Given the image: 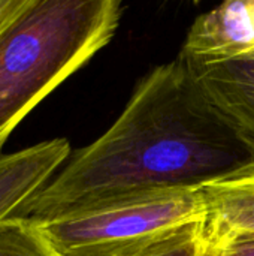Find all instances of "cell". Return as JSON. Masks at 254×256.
I'll list each match as a JSON object with an SVG mask.
<instances>
[{
    "label": "cell",
    "mask_w": 254,
    "mask_h": 256,
    "mask_svg": "<svg viewBox=\"0 0 254 256\" xmlns=\"http://www.w3.org/2000/svg\"><path fill=\"white\" fill-rule=\"evenodd\" d=\"M118 0H33L0 36V154L24 117L114 36Z\"/></svg>",
    "instance_id": "2"
},
{
    "label": "cell",
    "mask_w": 254,
    "mask_h": 256,
    "mask_svg": "<svg viewBox=\"0 0 254 256\" xmlns=\"http://www.w3.org/2000/svg\"><path fill=\"white\" fill-rule=\"evenodd\" d=\"M207 220L166 231L115 256H207Z\"/></svg>",
    "instance_id": "8"
},
{
    "label": "cell",
    "mask_w": 254,
    "mask_h": 256,
    "mask_svg": "<svg viewBox=\"0 0 254 256\" xmlns=\"http://www.w3.org/2000/svg\"><path fill=\"white\" fill-rule=\"evenodd\" d=\"M253 162L177 57L139 81L114 124L75 152L22 216L45 220L120 195L199 189Z\"/></svg>",
    "instance_id": "1"
},
{
    "label": "cell",
    "mask_w": 254,
    "mask_h": 256,
    "mask_svg": "<svg viewBox=\"0 0 254 256\" xmlns=\"http://www.w3.org/2000/svg\"><path fill=\"white\" fill-rule=\"evenodd\" d=\"M189 66L204 96L254 160V54L216 64Z\"/></svg>",
    "instance_id": "5"
},
{
    "label": "cell",
    "mask_w": 254,
    "mask_h": 256,
    "mask_svg": "<svg viewBox=\"0 0 254 256\" xmlns=\"http://www.w3.org/2000/svg\"><path fill=\"white\" fill-rule=\"evenodd\" d=\"M207 256H254V236H241L208 243Z\"/></svg>",
    "instance_id": "10"
},
{
    "label": "cell",
    "mask_w": 254,
    "mask_h": 256,
    "mask_svg": "<svg viewBox=\"0 0 254 256\" xmlns=\"http://www.w3.org/2000/svg\"><path fill=\"white\" fill-rule=\"evenodd\" d=\"M208 243L254 236V162L201 188Z\"/></svg>",
    "instance_id": "7"
},
{
    "label": "cell",
    "mask_w": 254,
    "mask_h": 256,
    "mask_svg": "<svg viewBox=\"0 0 254 256\" xmlns=\"http://www.w3.org/2000/svg\"><path fill=\"white\" fill-rule=\"evenodd\" d=\"M33 0H0V36L28 9Z\"/></svg>",
    "instance_id": "11"
},
{
    "label": "cell",
    "mask_w": 254,
    "mask_h": 256,
    "mask_svg": "<svg viewBox=\"0 0 254 256\" xmlns=\"http://www.w3.org/2000/svg\"><path fill=\"white\" fill-rule=\"evenodd\" d=\"M249 54H254V0H237L199 15L178 57L193 66H207Z\"/></svg>",
    "instance_id": "4"
},
{
    "label": "cell",
    "mask_w": 254,
    "mask_h": 256,
    "mask_svg": "<svg viewBox=\"0 0 254 256\" xmlns=\"http://www.w3.org/2000/svg\"><path fill=\"white\" fill-rule=\"evenodd\" d=\"M201 220L207 204L199 188L120 195L36 222L60 256H115Z\"/></svg>",
    "instance_id": "3"
},
{
    "label": "cell",
    "mask_w": 254,
    "mask_h": 256,
    "mask_svg": "<svg viewBox=\"0 0 254 256\" xmlns=\"http://www.w3.org/2000/svg\"><path fill=\"white\" fill-rule=\"evenodd\" d=\"M69 158L70 144L64 138L0 154V220L22 216L27 204L51 182Z\"/></svg>",
    "instance_id": "6"
},
{
    "label": "cell",
    "mask_w": 254,
    "mask_h": 256,
    "mask_svg": "<svg viewBox=\"0 0 254 256\" xmlns=\"http://www.w3.org/2000/svg\"><path fill=\"white\" fill-rule=\"evenodd\" d=\"M0 256H60L36 220L10 216L0 220Z\"/></svg>",
    "instance_id": "9"
}]
</instances>
